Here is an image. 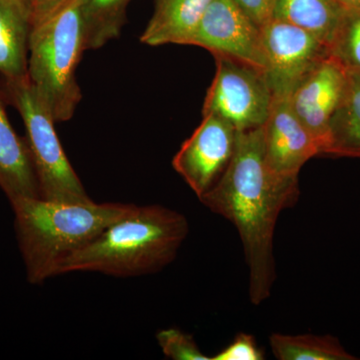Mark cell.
Returning a JSON list of instances; mask_svg holds the SVG:
<instances>
[{
	"label": "cell",
	"mask_w": 360,
	"mask_h": 360,
	"mask_svg": "<svg viewBox=\"0 0 360 360\" xmlns=\"http://www.w3.org/2000/svg\"><path fill=\"white\" fill-rule=\"evenodd\" d=\"M32 20L25 0H0V75L6 79L28 77Z\"/></svg>",
	"instance_id": "14"
},
{
	"label": "cell",
	"mask_w": 360,
	"mask_h": 360,
	"mask_svg": "<svg viewBox=\"0 0 360 360\" xmlns=\"http://www.w3.org/2000/svg\"><path fill=\"white\" fill-rule=\"evenodd\" d=\"M131 0H79L84 47L97 51L122 33Z\"/></svg>",
	"instance_id": "17"
},
{
	"label": "cell",
	"mask_w": 360,
	"mask_h": 360,
	"mask_svg": "<svg viewBox=\"0 0 360 360\" xmlns=\"http://www.w3.org/2000/svg\"><path fill=\"white\" fill-rule=\"evenodd\" d=\"M84 51L79 0H70L32 27L28 77L56 123L71 120L82 101L75 75Z\"/></svg>",
	"instance_id": "4"
},
{
	"label": "cell",
	"mask_w": 360,
	"mask_h": 360,
	"mask_svg": "<svg viewBox=\"0 0 360 360\" xmlns=\"http://www.w3.org/2000/svg\"><path fill=\"white\" fill-rule=\"evenodd\" d=\"M269 345L279 360H356L340 340L330 335H288L274 333Z\"/></svg>",
	"instance_id": "18"
},
{
	"label": "cell",
	"mask_w": 360,
	"mask_h": 360,
	"mask_svg": "<svg viewBox=\"0 0 360 360\" xmlns=\"http://www.w3.org/2000/svg\"><path fill=\"white\" fill-rule=\"evenodd\" d=\"M347 70V90L329 124L321 155L360 158V72Z\"/></svg>",
	"instance_id": "16"
},
{
	"label": "cell",
	"mask_w": 360,
	"mask_h": 360,
	"mask_svg": "<svg viewBox=\"0 0 360 360\" xmlns=\"http://www.w3.org/2000/svg\"><path fill=\"white\" fill-rule=\"evenodd\" d=\"M0 91V188L9 201L40 198L39 179L26 139L16 134Z\"/></svg>",
	"instance_id": "12"
},
{
	"label": "cell",
	"mask_w": 360,
	"mask_h": 360,
	"mask_svg": "<svg viewBox=\"0 0 360 360\" xmlns=\"http://www.w3.org/2000/svg\"><path fill=\"white\" fill-rule=\"evenodd\" d=\"M70 1V0H25L32 20V27L51 18L52 14L58 13L61 7Z\"/></svg>",
	"instance_id": "23"
},
{
	"label": "cell",
	"mask_w": 360,
	"mask_h": 360,
	"mask_svg": "<svg viewBox=\"0 0 360 360\" xmlns=\"http://www.w3.org/2000/svg\"><path fill=\"white\" fill-rule=\"evenodd\" d=\"M345 11H360V0H338Z\"/></svg>",
	"instance_id": "24"
},
{
	"label": "cell",
	"mask_w": 360,
	"mask_h": 360,
	"mask_svg": "<svg viewBox=\"0 0 360 360\" xmlns=\"http://www.w3.org/2000/svg\"><path fill=\"white\" fill-rule=\"evenodd\" d=\"M188 231L181 213L162 205H135L89 245L63 259L54 276L77 271L116 277L155 274L174 262Z\"/></svg>",
	"instance_id": "2"
},
{
	"label": "cell",
	"mask_w": 360,
	"mask_h": 360,
	"mask_svg": "<svg viewBox=\"0 0 360 360\" xmlns=\"http://www.w3.org/2000/svg\"><path fill=\"white\" fill-rule=\"evenodd\" d=\"M214 58L217 71L202 115L217 116L238 132L264 127L274 101L264 71L225 56Z\"/></svg>",
	"instance_id": "6"
},
{
	"label": "cell",
	"mask_w": 360,
	"mask_h": 360,
	"mask_svg": "<svg viewBox=\"0 0 360 360\" xmlns=\"http://www.w3.org/2000/svg\"><path fill=\"white\" fill-rule=\"evenodd\" d=\"M265 161L270 169L286 177H298L309 160L321 155V146L291 108L290 99L274 97L262 127Z\"/></svg>",
	"instance_id": "11"
},
{
	"label": "cell",
	"mask_w": 360,
	"mask_h": 360,
	"mask_svg": "<svg viewBox=\"0 0 360 360\" xmlns=\"http://www.w3.org/2000/svg\"><path fill=\"white\" fill-rule=\"evenodd\" d=\"M259 27L272 20L274 0H233Z\"/></svg>",
	"instance_id": "22"
},
{
	"label": "cell",
	"mask_w": 360,
	"mask_h": 360,
	"mask_svg": "<svg viewBox=\"0 0 360 360\" xmlns=\"http://www.w3.org/2000/svg\"><path fill=\"white\" fill-rule=\"evenodd\" d=\"M329 49L347 70L360 72V11H345Z\"/></svg>",
	"instance_id": "19"
},
{
	"label": "cell",
	"mask_w": 360,
	"mask_h": 360,
	"mask_svg": "<svg viewBox=\"0 0 360 360\" xmlns=\"http://www.w3.org/2000/svg\"><path fill=\"white\" fill-rule=\"evenodd\" d=\"M264 75L277 98H290L303 80L330 56L328 45L290 23L271 20L262 27Z\"/></svg>",
	"instance_id": "7"
},
{
	"label": "cell",
	"mask_w": 360,
	"mask_h": 360,
	"mask_svg": "<svg viewBox=\"0 0 360 360\" xmlns=\"http://www.w3.org/2000/svg\"><path fill=\"white\" fill-rule=\"evenodd\" d=\"M236 141L238 131L232 125L207 115L180 146L172 167L200 200L224 174L233 158Z\"/></svg>",
	"instance_id": "9"
},
{
	"label": "cell",
	"mask_w": 360,
	"mask_h": 360,
	"mask_svg": "<svg viewBox=\"0 0 360 360\" xmlns=\"http://www.w3.org/2000/svg\"><path fill=\"white\" fill-rule=\"evenodd\" d=\"M26 276L32 284L54 276L58 265L89 245L135 205L60 202L42 198L11 200Z\"/></svg>",
	"instance_id": "3"
},
{
	"label": "cell",
	"mask_w": 360,
	"mask_h": 360,
	"mask_svg": "<svg viewBox=\"0 0 360 360\" xmlns=\"http://www.w3.org/2000/svg\"><path fill=\"white\" fill-rule=\"evenodd\" d=\"M158 345L168 359L174 360H210L196 345L193 335L177 328L163 329L156 335Z\"/></svg>",
	"instance_id": "20"
},
{
	"label": "cell",
	"mask_w": 360,
	"mask_h": 360,
	"mask_svg": "<svg viewBox=\"0 0 360 360\" xmlns=\"http://www.w3.org/2000/svg\"><path fill=\"white\" fill-rule=\"evenodd\" d=\"M298 194V177L281 176L267 165L259 127L238 132L231 163L200 200L236 226L248 267V295L255 305L271 295L276 278L277 220L283 210L295 205Z\"/></svg>",
	"instance_id": "1"
},
{
	"label": "cell",
	"mask_w": 360,
	"mask_h": 360,
	"mask_svg": "<svg viewBox=\"0 0 360 360\" xmlns=\"http://www.w3.org/2000/svg\"><path fill=\"white\" fill-rule=\"evenodd\" d=\"M212 0H155V13L142 32L141 41L149 46L189 45Z\"/></svg>",
	"instance_id": "13"
},
{
	"label": "cell",
	"mask_w": 360,
	"mask_h": 360,
	"mask_svg": "<svg viewBox=\"0 0 360 360\" xmlns=\"http://www.w3.org/2000/svg\"><path fill=\"white\" fill-rule=\"evenodd\" d=\"M4 101L20 112L39 179L40 198L60 202L91 201L56 134V120L30 77L2 79Z\"/></svg>",
	"instance_id": "5"
},
{
	"label": "cell",
	"mask_w": 360,
	"mask_h": 360,
	"mask_svg": "<svg viewBox=\"0 0 360 360\" xmlns=\"http://www.w3.org/2000/svg\"><path fill=\"white\" fill-rule=\"evenodd\" d=\"M343 15L338 0H274L272 11V20L302 28L328 47Z\"/></svg>",
	"instance_id": "15"
},
{
	"label": "cell",
	"mask_w": 360,
	"mask_h": 360,
	"mask_svg": "<svg viewBox=\"0 0 360 360\" xmlns=\"http://www.w3.org/2000/svg\"><path fill=\"white\" fill-rule=\"evenodd\" d=\"M347 80V68L330 54L288 98L296 116L319 142L321 155L329 124L345 96Z\"/></svg>",
	"instance_id": "10"
},
{
	"label": "cell",
	"mask_w": 360,
	"mask_h": 360,
	"mask_svg": "<svg viewBox=\"0 0 360 360\" xmlns=\"http://www.w3.org/2000/svg\"><path fill=\"white\" fill-rule=\"evenodd\" d=\"M265 355L255 336L240 333L233 341L210 360H264Z\"/></svg>",
	"instance_id": "21"
},
{
	"label": "cell",
	"mask_w": 360,
	"mask_h": 360,
	"mask_svg": "<svg viewBox=\"0 0 360 360\" xmlns=\"http://www.w3.org/2000/svg\"><path fill=\"white\" fill-rule=\"evenodd\" d=\"M189 45L265 70L262 28L233 1L212 0Z\"/></svg>",
	"instance_id": "8"
}]
</instances>
